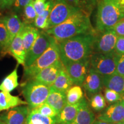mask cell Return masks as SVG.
I'll return each mask as SVG.
<instances>
[{
    "mask_svg": "<svg viewBox=\"0 0 124 124\" xmlns=\"http://www.w3.org/2000/svg\"><path fill=\"white\" fill-rule=\"evenodd\" d=\"M94 33L79 35L58 43L60 60L64 66L90 58L95 36Z\"/></svg>",
    "mask_w": 124,
    "mask_h": 124,
    "instance_id": "1",
    "label": "cell"
},
{
    "mask_svg": "<svg viewBox=\"0 0 124 124\" xmlns=\"http://www.w3.org/2000/svg\"><path fill=\"white\" fill-rule=\"evenodd\" d=\"M45 31L58 43L79 35L94 33L90 15L81 10L74 14L63 23Z\"/></svg>",
    "mask_w": 124,
    "mask_h": 124,
    "instance_id": "2",
    "label": "cell"
},
{
    "mask_svg": "<svg viewBox=\"0 0 124 124\" xmlns=\"http://www.w3.org/2000/svg\"><path fill=\"white\" fill-rule=\"evenodd\" d=\"M124 18V10L118 0H101L98 5L96 28L99 32L112 28Z\"/></svg>",
    "mask_w": 124,
    "mask_h": 124,
    "instance_id": "3",
    "label": "cell"
},
{
    "mask_svg": "<svg viewBox=\"0 0 124 124\" xmlns=\"http://www.w3.org/2000/svg\"><path fill=\"white\" fill-rule=\"evenodd\" d=\"M59 60H60L59 43L52 37L50 44L44 53L33 64L24 68L23 79L25 82L33 79L41 70L51 66Z\"/></svg>",
    "mask_w": 124,
    "mask_h": 124,
    "instance_id": "4",
    "label": "cell"
},
{
    "mask_svg": "<svg viewBox=\"0 0 124 124\" xmlns=\"http://www.w3.org/2000/svg\"><path fill=\"white\" fill-rule=\"evenodd\" d=\"M50 87L35 79L23 84L22 94L31 110L46 102Z\"/></svg>",
    "mask_w": 124,
    "mask_h": 124,
    "instance_id": "5",
    "label": "cell"
},
{
    "mask_svg": "<svg viewBox=\"0 0 124 124\" xmlns=\"http://www.w3.org/2000/svg\"><path fill=\"white\" fill-rule=\"evenodd\" d=\"M117 54L93 52L90 56V66L102 76L112 75L116 71Z\"/></svg>",
    "mask_w": 124,
    "mask_h": 124,
    "instance_id": "6",
    "label": "cell"
},
{
    "mask_svg": "<svg viewBox=\"0 0 124 124\" xmlns=\"http://www.w3.org/2000/svg\"><path fill=\"white\" fill-rule=\"evenodd\" d=\"M79 10L66 0H55L49 17L48 29L63 23Z\"/></svg>",
    "mask_w": 124,
    "mask_h": 124,
    "instance_id": "7",
    "label": "cell"
},
{
    "mask_svg": "<svg viewBox=\"0 0 124 124\" xmlns=\"http://www.w3.org/2000/svg\"><path fill=\"white\" fill-rule=\"evenodd\" d=\"M118 35L113 29L100 32L95 36L93 43V52L99 53H112L115 52V46Z\"/></svg>",
    "mask_w": 124,
    "mask_h": 124,
    "instance_id": "8",
    "label": "cell"
},
{
    "mask_svg": "<svg viewBox=\"0 0 124 124\" xmlns=\"http://www.w3.org/2000/svg\"><path fill=\"white\" fill-rule=\"evenodd\" d=\"M52 38L51 36L46 33V31H40L38 38L26 54L24 68L33 64L44 53L50 44Z\"/></svg>",
    "mask_w": 124,
    "mask_h": 124,
    "instance_id": "9",
    "label": "cell"
},
{
    "mask_svg": "<svg viewBox=\"0 0 124 124\" xmlns=\"http://www.w3.org/2000/svg\"><path fill=\"white\" fill-rule=\"evenodd\" d=\"M64 67L73 85L82 86L90 68V58L70 63Z\"/></svg>",
    "mask_w": 124,
    "mask_h": 124,
    "instance_id": "10",
    "label": "cell"
},
{
    "mask_svg": "<svg viewBox=\"0 0 124 124\" xmlns=\"http://www.w3.org/2000/svg\"><path fill=\"white\" fill-rule=\"evenodd\" d=\"M97 118V120L112 124L124 121V100L110 105Z\"/></svg>",
    "mask_w": 124,
    "mask_h": 124,
    "instance_id": "11",
    "label": "cell"
},
{
    "mask_svg": "<svg viewBox=\"0 0 124 124\" xmlns=\"http://www.w3.org/2000/svg\"><path fill=\"white\" fill-rule=\"evenodd\" d=\"M30 111L28 106H16L1 114L0 120L5 124H25Z\"/></svg>",
    "mask_w": 124,
    "mask_h": 124,
    "instance_id": "12",
    "label": "cell"
},
{
    "mask_svg": "<svg viewBox=\"0 0 124 124\" xmlns=\"http://www.w3.org/2000/svg\"><path fill=\"white\" fill-rule=\"evenodd\" d=\"M64 69V65L61 60H59L51 66L41 70L33 79L51 87L54 84L60 71Z\"/></svg>",
    "mask_w": 124,
    "mask_h": 124,
    "instance_id": "13",
    "label": "cell"
},
{
    "mask_svg": "<svg viewBox=\"0 0 124 124\" xmlns=\"http://www.w3.org/2000/svg\"><path fill=\"white\" fill-rule=\"evenodd\" d=\"M82 86L87 94L91 97L100 93L104 87L103 76L98 73L90 66Z\"/></svg>",
    "mask_w": 124,
    "mask_h": 124,
    "instance_id": "14",
    "label": "cell"
},
{
    "mask_svg": "<svg viewBox=\"0 0 124 124\" xmlns=\"http://www.w3.org/2000/svg\"><path fill=\"white\" fill-rule=\"evenodd\" d=\"M24 23L23 22V25L17 35L12 41L9 48V54L11 55L15 59L18 64L24 66L25 60L26 52L23 42L22 34Z\"/></svg>",
    "mask_w": 124,
    "mask_h": 124,
    "instance_id": "15",
    "label": "cell"
},
{
    "mask_svg": "<svg viewBox=\"0 0 124 124\" xmlns=\"http://www.w3.org/2000/svg\"><path fill=\"white\" fill-rule=\"evenodd\" d=\"M4 18L7 25L8 33V39L5 51L6 55H7L9 54V48L12 41L21 28L23 22L18 17V16L15 14L4 16Z\"/></svg>",
    "mask_w": 124,
    "mask_h": 124,
    "instance_id": "16",
    "label": "cell"
},
{
    "mask_svg": "<svg viewBox=\"0 0 124 124\" xmlns=\"http://www.w3.org/2000/svg\"><path fill=\"white\" fill-rule=\"evenodd\" d=\"M82 100L74 105L66 104L56 117V124H71L75 120L79 110L83 103Z\"/></svg>",
    "mask_w": 124,
    "mask_h": 124,
    "instance_id": "17",
    "label": "cell"
},
{
    "mask_svg": "<svg viewBox=\"0 0 124 124\" xmlns=\"http://www.w3.org/2000/svg\"><path fill=\"white\" fill-rule=\"evenodd\" d=\"M59 113L67 104L66 93L50 87L46 102Z\"/></svg>",
    "mask_w": 124,
    "mask_h": 124,
    "instance_id": "18",
    "label": "cell"
},
{
    "mask_svg": "<svg viewBox=\"0 0 124 124\" xmlns=\"http://www.w3.org/2000/svg\"><path fill=\"white\" fill-rule=\"evenodd\" d=\"M95 120V114L84 98L75 120L71 124H93Z\"/></svg>",
    "mask_w": 124,
    "mask_h": 124,
    "instance_id": "19",
    "label": "cell"
},
{
    "mask_svg": "<svg viewBox=\"0 0 124 124\" xmlns=\"http://www.w3.org/2000/svg\"><path fill=\"white\" fill-rule=\"evenodd\" d=\"M103 83L107 89L113 90L124 95V77L117 73L103 76Z\"/></svg>",
    "mask_w": 124,
    "mask_h": 124,
    "instance_id": "20",
    "label": "cell"
},
{
    "mask_svg": "<svg viewBox=\"0 0 124 124\" xmlns=\"http://www.w3.org/2000/svg\"><path fill=\"white\" fill-rule=\"evenodd\" d=\"M27 105V102L20 99L17 96H14L10 93L1 91L0 92V112L3 110H8L20 105Z\"/></svg>",
    "mask_w": 124,
    "mask_h": 124,
    "instance_id": "21",
    "label": "cell"
},
{
    "mask_svg": "<svg viewBox=\"0 0 124 124\" xmlns=\"http://www.w3.org/2000/svg\"><path fill=\"white\" fill-rule=\"evenodd\" d=\"M39 33L40 31L39 30V29L36 28L33 25L26 24L24 23L22 39L26 54L33 44Z\"/></svg>",
    "mask_w": 124,
    "mask_h": 124,
    "instance_id": "22",
    "label": "cell"
},
{
    "mask_svg": "<svg viewBox=\"0 0 124 124\" xmlns=\"http://www.w3.org/2000/svg\"><path fill=\"white\" fill-rule=\"evenodd\" d=\"M17 66L16 69L6 77L0 84V91L10 93L13 91L18 86L17 74Z\"/></svg>",
    "mask_w": 124,
    "mask_h": 124,
    "instance_id": "23",
    "label": "cell"
},
{
    "mask_svg": "<svg viewBox=\"0 0 124 124\" xmlns=\"http://www.w3.org/2000/svg\"><path fill=\"white\" fill-rule=\"evenodd\" d=\"M72 82L67 73L64 67V69L60 71L55 82L51 87L59 91L66 93L68 90L72 86Z\"/></svg>",
    "mask_w": 124,
    "mask_h": 124,
    "instance_id": "24",
    "label": "cell"
},
{
    "mask_svg": "<svg viewBox=\"0 0 124 124\" xmlns=\"http://www.w3.org/2000/svg\"><path fill=\"white\" fill-rule=\"evenodd\" d=\"M25 124H56V117H46L32 110L27 118Z\"/></svg>",
    "mask_w": 124,
    "mask_h": 124,
    "instance_id": "25",
    "label": "cell"
},
{
    "mask_svg": "<svg viewBox=\"0 0 124 124\" xmlns=\"http://www.w3.org/2000/svg\"><path fill=\"white\" fill-rule=\"evenodd\" d=\"M54 1L55 0H50L46 10L43 13L37 16L33 23V25L36 28L45 31L48 29L49 17L51 9L53 7Z\"/></svg>",
    "mask_w": 124,
    "mask_h": 124,
    "instance_id": "26",
    "label": "cell"
},
{
    "mask_svg": "<svg viewBox=\"0 0 124 124\" xmlns=\"http://www.w3.org/2000/svg\"><path fill=\"white\" fill-rule=\"evenodd\" d=\"M66 1L71 5L77 8L80 10L89 15L95 7L97 3V0H66Z\"/></svg>",
    "mask_w": 124,
    "mask_h": 124,
    "instance_id": "27",
    "label": "cell"
},
{
    "mask_svg": "<svg viewBox=\"0 0 124 124\" xmlns=\"http://www.w3.org/2000/svg\"><path fill=\"white\" fill-rule=\"evenodd\" d=\"M67 104L74 105L83 98V92L81 86L74 85L71 87L66 92Z\"/></svg>",
    "mask_w": 124,
    "mask_h": 124,
    "instance_id": "28",
    "label": "cell"
},
{
    "mask_svg": "<svg viewBox=\"0 0 124 124\" xmlns=\"http://www.w3.org/2000/svg\"><path fill=\"white\" fill-rule=\"evenodd\" d=\"M8 39V33L4 17H0V59L6 55V47Z\"/></svg>",
    "mask_w": 124,
    "mask_h": 124,
    "instance_id": "29",
    "label": "cell"
},
{
    "mask_svg": "<svg viewBox=\"0 0 124 124\" xmlns=\"http://www.w3.org/2000/svg\"><path fill=\"white\" fill-rule=\"evenodd\" d=\"M106 100L101 93H97L91 97L90 106L96 112H101L106 108Z\"/></svg>",
    "mask_w": 124,
    "mask_h": 124,
    "instance_id": "30",
    "label": "cell"
},
{
    "mask_svg": "<svg viewBox=\"0 0 124 124\" xmlns=\"http://www.w3.org/2000/svg\"><path fill=\"white\" fill-rule=\"evenodd\" d=\"M36 12L33 7V0L31 1L24 9L23 23L26 24H33L36 17H37Z\"/></svg>",
    "mask_w": 124,
    "mask_h": 124,
    "instance_id": "31",
    "label": "cell"
},
{
    "mask_svg": "<svg viewBox=\"0 0 124 124\" xmlns=\"http://www.w3.org/2000/svg\"><path fill=\"white\" fill-rule=\"evenodd\" d=\"M104 97L106 102L109 105L124 100V95L123 94L107 88L104 90Z\"/></svg>",
    "mask_w": 124,
    "mask_h": 124,
    "instance_id": "32",
    "label": "cell"
},
{
    "mask_svg": "<svg viewBox=\"0 0 124 124\" xmlns=\"http://www.w3.org/2000/svg\"><path fill=\"white\" fill-rule=\"evenodd\" d=\"M32 110L40 113L43 116L49 117H56V116L58 114L57 111L52 106L48 104L46 102H45V103H43V104L36 107Z\"/></svg>",
    "mask_w": 124,
    "mask_h": 124,
    "instance_id": "33",
    "label": "cell"
},
{
    "mask_svg": "<svg viewBox=\"0 0 124 124\" xmlns=\"http://www.w3.org/2000/svg\"><path fill=\"white\" fill-rule=\"evenodd\" d=\"M50 0H33V7L37 15L43 13L48 5Z\"/></svg>",
    "mask_w": 124,
    "mask_h": 124,
    "instance_id": "34",
    "label": "cell"
},
{
    "mask_svg": "<svg viewBox=\"0 0 124 124\" xmlns=\"http://www.w3.org/2000/svg\"><path fill=\"white\" fill-rule=\"evenodd\" d=\"M116 72L124 77V54H117Z\"/></svg>",
    "mask_w": 124,
    "mask_h": 124,
    "instance_id": "35",
    "label": "cell"
},
{
    "mask_svg": "<svg viewBox=\"0 0 124 124\" xmlns=\"http://www.w3.org/2000/svg\"><path fill=\"white\" fill-rule=\"evenodd\" d=\"M32 0H15L13 4L14 10L16 12H20L24 10V8L29 4Z\"/></svg>",
    "mask_w": 124,
    "mask_h": 124,
    "instance_id": "36",
    "label": "cell"
},
{
    "mask_svg": "<svg viewBox=\"0 0 124 124\" xmlns=\"http://www.w3.org/2000/svg\"><path fill=\"white\" fill-rule=\"evenodd\" d=\"M115 52L118 55L124 54V36H118L115 46Z\"/></svg>",
    "mask_w": 124,
    "mask_h": 124,
    "instance_id": "37",
    "label": "cell"
},
{
    "mask_svg": "<svg viewBox=\"0 0 124 124\" xmlns=\"http://www.w3.org/2000/svg\"><path fill=\"white\" fill-rule=\"evenodd\" d=\"M118 36H124V18L117 23L113 27Z\"/></svg>",
    "mask_w": 124,
    "mask_h": 124,
    "instance_id": "38",
    "label": "cell"
},
{
    "mask_svg": "<svg viewBox=\"0 0 124 124\" xmlns=\"http://www.w3.org/2000/svg\"><path fill=\"white\" fill-rule=\"evenodd\" d=\"M1 4V9H9L13 6L15 0H0Z\"/></svg>",
    "mask_w": 124,
    "mask_h": 124,
    "instance_id": "39",
    "label": "cell"
},
{
    "mask_svg": "<svg viewBox=\"0 0 124 124\" xmlns=\"http://www.w3.org/2000/svg\"><path fill=\"white\" fill-rule=\"evenodd\" d=\"M93 124H110V123H108V122L103 121L97 120H95V121L94 122Z\"/></svg>",
    "mask_w": 124,
    "mask_h": 124,
    "instance_id": "40",
    "label": "cell"
},
{
    "mask_svg": "<svg viewBox=\"0 0 124 124\" xmlns=\"http://www.w3.org/2000/svg\"><path fill=\"white\" fill-rule=\"evenodd\" d=\"M118 1L119 2H120L121 6L122 7V9H123L124 10V0H118Z\"/></svg>",
    "mask_w": 124,
    "mask_h": 124,
    "instance_id": "41",
    "label": "cell"
},
{
    "mask_svg": "<svg viewBox=\"0 0 124 124\" xmlns=\"http://www.w3.org/2000/svg\"><path fill=\"white\" fill-rule=\"evenodd\" d=\"M124 124V121L120 122H118V123H117V124Z\"/></svg>",
    "mask_w": 124,
    "mask_h": 124,
    "instance_id": "42",
    "label": "cell"
},
{
    "mask_svg": "<svg viewBox=\"0 0 124 124\" xmlns=\"http://www.w3.org/2000/svg\"><path fill=\"white\" fill-rule=\"evenodd\" d=\"M0 124H5L4 122L2 121H1V120H0Z\"/></svg>",
    "mask_w": 124,
    "mask_h": 124,
    "instance_id": "43",
    "label": "cell"
},
{
    "mask_svg": "<svg viewBox=\"0 0 124 124\" xmlns=\"http://www.w3.org/2000/svg\"><path fill=\"white\" fill-rule=\"evenodd\" d=\"M1 9V1H0V10Z\"/></svg>",
    "mask_w": 124,
    "mask_h": 124,
    "instance_id": "44",
    "label": "cell"
}]
</instances>
